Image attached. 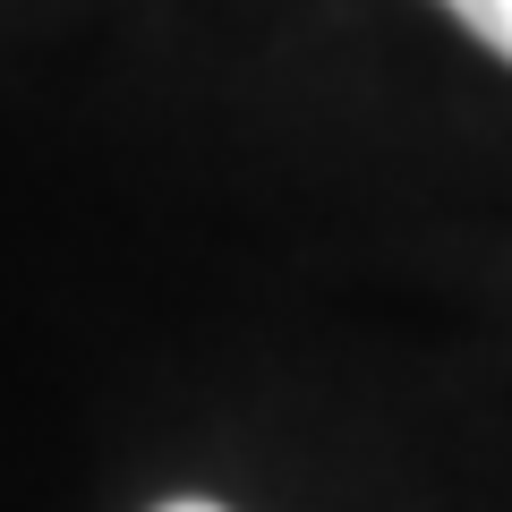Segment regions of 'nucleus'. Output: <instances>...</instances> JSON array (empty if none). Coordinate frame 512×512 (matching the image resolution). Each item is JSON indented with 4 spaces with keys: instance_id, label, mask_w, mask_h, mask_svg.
<instances>
[{
    "instance_id": "f03ea898",
    "label": "nucleus",
    "mask_w": 512,
    "mask_h": 512,
    "mask_svg": "<svg viewBox=\"0 0 512 512\" xmlns=\"http://www.w3.org/2000/svg\"><path fill=\"white\" fill-rule=\"evenodd\" d=\"M154 512H231V504H197V495H180V504H154Z\"/></svg>"
},
{
    "instance_id": "f257e3e1",
    "label": "nucleus",
    "mask_w": 512,
    "mask_h": 512,
    "mask_svg": "<svg viewBox=\"0 0 512 512\" xmlns=\"http://www.w3.org/2000/svg\"><path fill=\"white\" fill-rule=\"evenodd\" d=\"M444 9H453V18L470 26L495 60H512V0H444Z\"/></svg>"
}]
</instances>
